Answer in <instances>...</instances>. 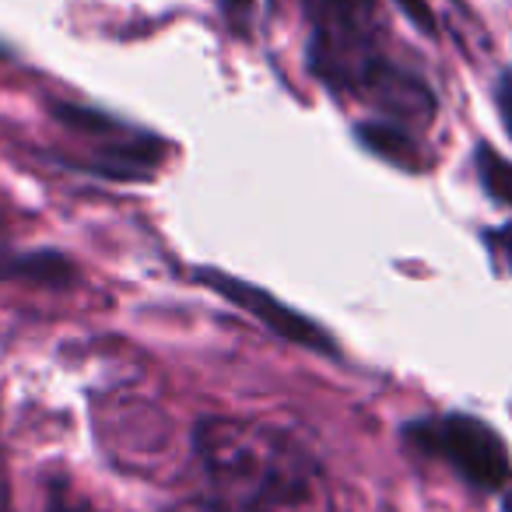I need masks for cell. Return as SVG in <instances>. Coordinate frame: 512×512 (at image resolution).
I'll return each mask as SVG.
<instances>
[{
    "instance_id": "6da1fadb",
    "label": "cell",
    "mask_w": 512,
    "mask_h": 512,
    "mask_svg": "<svg viewBox=\"0 0 512 512\" xmlns=\"http://www.w3.org/2000/svg\"><path fill=\"white\" fill-rule=\"evenodd\" d=\"M309 22L306 60L320 85L351 102L376 109L411 134L435 120V92L414 67L400 64L379 0H302Z\"/></svg>"
},
{
    "instance_id": "7a4b0ae2",
    "label": "cell",
    "mask_w": 512,
    "mask_h": 512,
    "mask_svg": "<svg viewBox=\"0 0 512 512\" xmlns=\"http://www.w3.org/2000/svg\"><path fill=\"white\" fill-rule=\"evenodd\" d=\"M193 449L225 509L334 512L323 463L285 428L249 418H200Z\"/></svg>"
},
{
    "instance_id": "3957f363",
    "label": "cell",
    "mask_w": 512,
    "mask_h": 512,
    "mask_svg": "<svg viewBox=\"0 0 512 512\" xmlns=\"http://www.w3.org/2000/svg\"><path fill=\"white\" fill-rule=\"evenodd\" d=\"M404 442L414 453L449 463L477 491H498L512 481V460L502 435L474 414L418 418L404 425Z\"/></svg>"
},
{
    "instance_id": "277c9868",
    "label": "cell",
    "mask_w": 512,
    "mask_h": 512,
    "mask_svg": "<svg viewBox=\"0 0 512 512\" xmlns=\"http://www.w3.org/2000/svg\"><path fill=\"white\" fill-rule=\"evenodd\" d=\"M193 274H197L200 285L218 292L221 299H228L235 309L253 316L256 323H264L281 341H292L306 351H316V355L341 358V344L330 337V330H323L320 323L309 320L299 309H292L288 302H281L278 295H271L267 288L253 285V281H246V278H235V274H228V271H218V267H197Z\"/></svg>"
},
{
    "instance_id": "5b68a950",
    "label": "cell",
    "mask_w": 512,
    "mask_h": 512,
    "mask_svg": "<svg viewBox=\"0 0 512 512\" xmlns=\"http://www.w3.org/2000/svg\"><path fill=\"white\" fill-rule=\"evenodd\" d=\"M165 144L155 134H123L113 137L99 155L92 158L88 169H95L99 176L109 179H148L155 172V165L162 162Z\"/></svg>"
},
{
    "instance_id": "8992f818",
    "label": "cell",
    "mask_w": 512,
    "mask_h": 512,
    "mask_svg": "<svg viewBox=\"0 0 512 512\" xmlns=\"http://www.w3.org/2000/svg\"><path fill=\"white\" fill-rule=\"evenodd\" d=\"M355 137L365 151L379 155L383 162L397 165V169H407V172H418L425 165V151H421V137L411 134L407 127H397L390 120H365L355 127Z\"/></svg>"
},
{
    "instance_id": "52a82bcc",
    "label": "cell",
    "mask_w": 512,
    "mask_h": 512,
    "mask_svg": "<svg viewBox=\"0 0 512 512\" xmlns=\"http://www.w3.org/2000/svg\"><path fill=\"white\" fill-rule=\"evenodd\" d=\"M74 264L57 249H29V253H0V281H36L46 288L74 285Z\"/></svg>"
},
{
    "instance_id": "ba28073f",
    "label": "cell",
    "mask_w": 512,
    "mask_h": 512,
    "mask_svg": "<svg viewBox=\"0 0 512 512\" xmlns=\"http://www.w3.org/2000/svg\"><path fill=\"white\" fill-rule=\"evenodd\" d=\"M474 169L477 179H481L484 193L498 204H509L512 207V162H505L488 141H481L474 148Z\"/></svg>"
},
{
    "instance_id": "9c48e42d",
    "label": "cell",
    "mask_w": 512,
    "mask_h": 512,
    "mask_svg": "<svg viewBox=\"0 0 512 512\" xmlns=\"http://www.w3.org/2000/svg\"><path fill=\"white\" fill-rule=\"evenodd\" d=\"M484 246H488V253H491V260H495L498 271L512 274V221L502 228L484 232Z\"/></svg>"
},
{
    "instance_id": "30bf717a",
    "label": "cell",
    "mask_w": 512,
    "mask_h": 512,
    "mask_svg": "<svg viewBox=\"0 0 512 512\" xmlns=\"http://www.w3.org/2000/svg\"><path fill=\"white\" fill-rule=\"evenodd\" d=\"M393 4H397V11L421 32V36H435V32H439L432 8H428V0H393Z\"/></svg>"
},
{
    "instance_id": "8fae6325",
    "label": "cell",
    "mask_w": 512,
    "mask_h": 512,
    "mask_svg": "<svg viewBox=\"0 0 512 512\" xmlns=\"http://www.w3.org/2000/svg\"><path fill=\"white\" fill-rule=\"evenodd\" d=\"M218 4H221V11H225L228 25H232V32L249 36L253 18H256V0H218Z\"/></svg>"
},
{
    "instance_id": "7c38bea8",
    "label": "cell",
    "mask_w": 512,
    "mask_h": 512,
    "mask_svg": "<svg viewBox=\"0 0 512 512\" xmlns=\"http://www.w3.org/2000/svg\"><path fill=\"white\" fill-rule=\"evenodd\" d=\"M495 99H498V113H502L505 130H509V137H512V71H505V74H502Z\"/></svg>"
},
{
    "instance_id": "4fadbf2b",
    "label": "cell",
    "mask_w": 512,
    "mask_h": 512,
    "mask_svg": "<svg viewBox=\"0 0 512 512\" xmlns=\"http://www.w3.org/2000/svg\"><path fill=\"white\" fill-rule=\"evenodd\" d=\"M0 512H15L11 505V477H8V460L0 453Z\"/></svg>"
},
{
    "instance_id": "5bb4252c",
    "label": "cell",
    "mask_w": 512,
    "mask_h": 512,
    "mask_svg": "<svg viewBox=\"0 0 512 512\" xmlns=\"http://www.w3.org/2000/svg\"><path fill=\"white\" fill-rule=\"evenodd\" d=\"M46 512H92V509H88V505H81V502H71L64 491H57V495L50 498V509H46Z\"/></svg>"
},
{
    "instance_id": "9a60e30c",
    "label": "cell",
    "mask_w": 512,
    "mask_h": 512,
    "mask_svg": "<svg viewBox=\"0 0 512 512\" xmlns=\"http://www.w3.org/2000/svg\"><path fill=\"white\" fill-rule=\"evenodd\" d=\"M176 512H221V509H214V505H183Z\"/></svg>"
},
{
    "instance_id": "2e32d148",
    "label": "cell",
    "mask_w": 512,
    "mask_h": 512,
    "mask_svg": "<svg viewBox=\"0 0 512 512\" xmlns=\"http://www.w3.org/2000/svg\"><path fill=\"white\" fill-rule=\"evenodd\" d=\"M505 512H512V495H509V498H505Z\"/></svg>"
}]
</instances>
